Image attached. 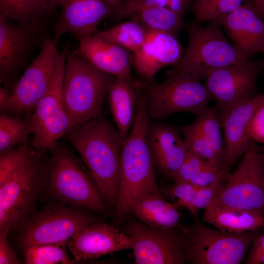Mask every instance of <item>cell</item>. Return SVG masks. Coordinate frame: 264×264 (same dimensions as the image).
<instances>
[{
  "label": "cell",
  "mask_w": 264,
  "mask_h": 264,
  "mask_svg": "<svg viewBox=\"0 0 264 264\" xmlns=\"http://www.w3.org/2000/svg\"><path fill=\"white\" fill-rule=\"evenodd\" d=\"M66 137L79 153L107 204L116 207L124 138L102 115L75 127Z\"/></svg>",
  "instance_id": "1"
},
{
  "label": "cell",
  "mask_w": 264,
  "mask_h": 264,
  "mask_svg": "<svg viewBox=\"0 0 264 264\" xmlns=\"http://www.w3.org/2000/svg\"><path fill=\"white\" fill-rule=\"evenodd\" d=\"M138 101L132 127L122 145L119 165L117 219L127 218L133 203L142 195L157 190L154 163L147 132L150 117L144 94L137 90Z\"/></svg>",
  "instance_id": "2"
},
{
  "label": "cell",
  "mask_w": 264,
  "mask_h": 264,
  "mask_svg": "<svg viewBox=\"0 0 264 264\" xmlns=\"http://www.w3.org/2000/svg\"><path fill=\"white\" fill-rule=\"evenodd\" d=\"M44 152L24 143L16 166L0 183V231L21 227L33 214L46 190L47 159Z\"/></svg>",
  "instance_id": "3"
},
{
  "label": "cell",
  "mask_w": 264,
  "mask_h": 264,
  "mask_svg": "<svg viewBox=\"0 0 264 264\" xmlns=\"http://www.w3.org/2000/svg\"><path fill=\"white\" fill-rule=\"evenodd\" d=\"M47 159L46 190L66 205L109 214L110 207L89 172L68 149L58 144Z\"/></svg>",
  "instance_id": "4"
},
{
  "label": "cell",
  "mask_w": 264,
  "mask_h": 264,
  "mask_svg": "<svg viewBox=\"0 0 264 264\" xmlns=\"http://www.w3.org/2000/svg\"><path fill=\"white\" fill-rule=\"evenodd\" d=\"M115 78L95 67L77 50H68L63 98L74 128L101 115L106 96Z\"/></svg>",
  "instance_id": "5"
},
{
  "label": "cell",
  "mask_w": 264,
  "mask_h": 264,
  "mask_svg": "<svg viewBox=\"0 0 264 264\" xmlns=\"http://www.w3.org/2000/svg\"><path fill=\"white\" fill-rule=\"evenodd\" d=\"M185 29L188 35L186 47L180 61L168 73L206 79L218 69L249 60L228 43L219 23L203 26L196 21Z\"/></svg>",
  "instance_id": "6"
},
{
  "label": "cell",
  "mask_w": 264,
  "mask_h": 264,
  "mask_svg": "<svg viewBox=\"0 0 264 264\" xmlns=\"http://www.w3.org/2000/svg\"><path fill=\"white\" fill-rule=\"evenodd\" d=\"M186 263L192 264H239L258 235L222 232L196 220L192 225L177 226Z\"/></svg>",
  "instance_id": "7"
},
{
  "label": "cell",
  "mask_w": 264,
  "mask_h": 264,
  "mask_svg": "<svg viewBox=\"0 0 264 264\" xmlns=\"http://www.w3.org/2000/svg\"><path fill=\"white\" fill-rule=\"evenodd\" d=\"M146 99L150 119H160L178 112L198 115L211 100L205 85L188 76L168 73L164 81L137 82Z\"/></svg>",
  "instance_id": "8"
},
{
  "label": "cell",
  "mask_w": 264,
  "mask_h": 264,
  "mask_svg": "<svg viewBox=\"0 0 264 264\" xmlns=\"http://www.w3.org/2000/svg\"><path fill=\"white\" fill-rule=\"evenodd\" d=\"M87 210L59 202L47 205L21 227L22 245L25 249L42 244L66 245L78 231L97 221Z\"/></svg>",
  "instance_id": "9"
},
{
  "label": "cell",
  "mask_w": 264,
  "mask_h": 264,
  "mask_svg": "<svg viewBox=\"0 0 264 264\" xmlns=\"http://www.w3.org/2000/svg\"><path fill=\"white\" fill-rule=\"evenodd\" d=\"M229 207L258 211L264 215V172L262 154L252 140L233 173L206 208ZM205 208V209H206Z\"/></svg>",
  "instance_id": "10"
},
{
  "label": "cell",
  "mask_w": 264,
  "mask_h": 264,
  "mask_svg": "<svg viewBox=\"0 0 264 264\" xmlns=\"http://www.w3.org/2000/svg\"><path fill=\"white\" fill-rule=\"evenodd\" d=\"M68 49L62 52L61 60L51 84L37 104L31 117L32 146L39 151H52L58 140L74 128L63 98V86Z\"/></svg>",
  "instance_id": "11"
},
{
  "label": "cell",
  "mask_w": 264,
  "mask_h": 264,
  "mask_svg": "<svg viewBox=\"0 0 264 264\" xmlns=\"http://www.w3.org/2000/svg\"><path fill=\"white\" fill-rule=\"evenodd\" d=\"M57 40H44L38 55L9 92L0 108L1 111L19 114L33 112L39 101L47 91L62 56L57 49Z\"/></svg>",
  "instance_id": "12"
},
{
  "label": "cell",
  "mask_w": 264,
  "mask_h": 264,
  "mask_svg": "<svg viewBox=\"0 0 264 264\" xmlns=\"http://www.w3.org/2000/svg\"><path fill=\"white\" fill-rule=\"evenodd\" d=\"M124 232L130 241L136 264H184L186 263L177 227L155 228L129 218Z\"/></svg>",
  "instance_id": "13"
},
{
  "label": "cell",
  "mask_w": 264,
  "mask_h": 264,
  "mask_svg": "<svg viewBox=\"0 0 264 264\" xmlns=\"http://www.w3.org/2000/svg\"><path fill=\"white\" fill-rule=\"evenodd\" d=\"M262 68L261 63L248 60L220 68L209 75L205 86L210 99L217 104L219 116L258 95L256 81Z\"/></svg>",
  "instance_id": "14"
},
{
  "label": "cell",
  "mask_w": 264,
  "mask_h": 264,
  "mask_svg": "<svg viewBox=\"0 0 264 264\" xmlns=\"http://www.w3.org/2000/svg\"><path fill=\"white\" fill-rule=\"evenodd\" d=\"M264 104V93L258 94L232 108L219 117L224 132V158L221 172L230 173L237 160L249 148L254 116Z\"/></svg>",
  "instance_id": "15"
},
{
  "label": "cell",
  "mask_w": 264,
  "mask_h": 264,
  "mask_svg": "<svg viewBox=\"0 0 264 264\" xmlns=\"http://www.w3.org/2000/svg\"><path fill=\"white\" fill-rule=\"evenodd\" d=\"M248 0L217 22L222 25L232 45L245 57L264 54V21Z\"/></svg>",
  "instance_id": "16"
},
{
  "label": "cell",
  "mask_w": 264,
  "mask_h": 264,
  "mask_svg": "<svg viewBox=\"0 0 264 264\" xmlns=\"http://www.w3.org/2000/svg\"><path fill=\"white\" fill-rule=\"evenodd\" d=\"M67 245L74 260L79 261L128 249L130 241L125 232L114 226L95 221L75 233Z\"/></svg>",
  "instance_id": "17"
},
{
  "label": "cell",
  "mask_w": 264,
  "mask_h": 264,
  "mask_svg": "<svg viewBox=\"0 0 264 264\" xmlns=\"http://www.w3.org/2000/svg\"><path fill=\"white\" fill-rule=\"evenodd\" d=\"M184 51L176 37L167 33L148 31L143 45L133 54L132 63L145 81L154 83L157 73L165 66L176 65Z\"/></svg>",
  "instance_id": "18"
},
{
  "label": "cell",
  "mask_w": 264,
  "mask_h": 264,
  "mask_svg": "<svg viewBox=\"0 0 264 264\" xmlns=\"http://www.w3.org/2000/svg\"><path fill=\"white\" fill-rule=\"evenodd\" d=\"M112 10L103 0H66L53 30L55 39L70 33L79 40L94 34Z\"/></svg>",
  "instance_id": "19"
},
{
  "label": "cell",
  "mask_w": 264,
  "mask_h": 264,
  "mask_svg": "<svg viewBox=\"0 0 264 264\" xmlns=\"http://www.w3.org/2000/svg\"><path fill=\"white\" fill-rule=\"evenodd\" d=\"M147 138L154 165L173 179L188 153L178 131L169 125L150 122Z\"/></svg>",
  "instance_id": "20"
},
{
  "label": "cell",
  "mask_w": 264,
  "mask_h": 264,
  "mask_svg": "<svg viewBox=\"0 0 264 264\" xmlns=\"http://www.w3.org/2000/svg\"><path fill=\"white\" fill-rule=\"evenodd\" d=\"M79 40L77 51L93 66L115 77L134 82L128 50L95 33Z\"/></svg>",
  "instance_id": "21"
},
{
  "label": "cell",
  "mask_w": 264,
  "mask_h": 264,
  "mask_svg": "<svg viewBox=\"0 0 264 264\" xmlns=\"http://www.w3.org/2000/svg\"><path fill=\"white\" fill-rule=\"evenodd\" d=\"M130 214L155 228H172L180 225V213L167 201L158 190L144 194L133 203Z\"/></svg>",
  "instance_id": "22"
},
{
  "label": "cell",
  "mask_w": 264,
  "mask_h": 264,
  "mask_svg": "<svg viewBox=\"0 0 264 264\" xmlns=\"http://www.w3.org/2000/svg\"><path fill=\"white\" fill-rule=\"evenodd\" d=\"M108 101L117 129L126 138L133 124L138 95L135 82L116 77L110 86Z\"/></svg>",
  "instance_id": "23"
},
{
  "label": "cell",
  "mask_w": 264,
  "mask_h": 264,
  "mask_svg": "<svg viewBox=\"0 0 264 264\" xmlns=\"http://www.w3.org/2000/svg\"><path fill=\"white\" fill-rule=\"evenodd\" d=\"M205 210L203 220L222 232L241 234L264 226V215L256 210L220 207Z\"/></svg>",
  "instance_id": "24"
},
{
  "label": "cell",
  "mask_w": 264,
  "mask_h": 264,
  "mask_svg": "<svg viewBox=\"0 0 264 264\" xmlns=\"http://www.w3.org/2000/svg\"><path fill=\"white\" fill-rule=\"evenodd\" d=\"M30 29L16 25L0 14V72L3 78L18 66L28 44Z\"/></svg>",
  "instance_id": "25"
},
{
  "label": "cell",
  "mask_w": 264,
  "mask_h": 264,
  "mask_svg": "<svg viewBox=\"0 0 264 264\" xmlns=\"http://www.w3.org/2000/svg\"><path fill=\"white\" fill-rule=\"evenodd\" d=\"M55 7L44 0H0V14L31 29Z\"/></svg>",
  "instance_id": "26"
},
{
  "label": "cell",
  "mask_w": 264,
  "mask_h": 264,
  "mask_svg": "<svg viewBox=\"0 0 264 264\" xmlns=\"http://www.w3.org/2000/svg\"><path fill=\"white\" fill-rule=\"evenodd\" d=\"M183 17L167 8L156 6L141 9L130 18L148 31L167 33L176 37L183 25Z\"/></svg>",
  "instance_id": "27"
},
{
  "label": "cell",
  "mask_w": 264,
  "mask_h": 264,
  "mask_svg": "<svg viewBox=\"0 0 264 264\" xmlns=\"http://www.w3.org/2000/svg\"><path fill=\"white\" fill-rule=\"evenodd\" d=\"M95 34L132 52L136 53L145 43L148 31L140 23L131 20Z\"/></svg>",
  "instance_id": "28"
},
{
  "label": "cell",
  "mask_w": 264,
  "mask_h": 264,
  "mask_svg": "<svg viewBox=\"0 0 264 264\" xmlns=\"http://www.w3.org/2000/svg\"><path fill=\"white\" fill-rule=\"evenodd\" d=\"M33 132L31 118L22 119L4 112L0 115V153H3L28 141Z\"/></svg>",
  "instance_id": "29"
},
{
  "label": "cell",
  "mask_w": 264,
  "mask_h": 264,
  "mask_svg": "<svg viewBox=\"0 0 264 264\" xmlns=\"http://www.w3.org/2000/svg\"><path fill=\"white\" fill-rule=\"evenodd\" d=\"M197 115L192 123L223 163L224 144L221 137V126L217 109L207 107Z\"/></svg>",
  "instance_id": "30"
},
{
  "label": "cell",
  "mask_w": 264,
  "mask_h": 264,
  "mask_svg": "<svg viewBox=\"0 0 264 264\" xmlns=\"http://www.w3.org/2000/svg\"><path fill=\"white\" fill-rule=\"evenodd\" d=\"M248 0H195L192 11L196 21L217 23L223 16L231 12Z\"/></svg>",
  "instance_id": "31"
},
{
  "label": "cell",
  "mask_w": 264,
  "mask_h": 264,
  "mask_svg": "<svg viewBox=\"0 0 264 264\" xmlns=\"http://www.w3.org/2000/svg\"><path fill=\"white\" fill-rule=\"evenodd\" d=\"M181 132L188 153L207 160L221 170L223 162L193 123L183 126Z\"/></svg>",
  "instance_id": "32"
},
{
  "label": "cell",
  "mask_w": 264,
  "mask_h": 264,
  "mask_svg": "<svg viewBox=\"0 0 264 264\" xmlns=\"http://www.w3.org/2000/svg\"><path fill=\"white\" fill-rule=\"evenodd\" d=\"M188 5L189 0H123L111 16L118 19L130 18L141 9L156 6L167 8L182 14L186 11Z\"/></svg>",
  "instance_id": "33"
},
{
  "label": "cell",
  "mask_w": 264,
  "mask_h": 264,
  "mask_svg": "<svg viewBox=\"0 0 264 264\" xmlns=\"http://www.w3.org/2000/svg\"><path fill=\"white\" fill-rule=\"evenodd\" d=\"M66 245L48 244L29 246L24 249V262L27 264L72 263Z\"/></svg>",
  "instance_id": "34"
},
{
  "label": "cell",
  "mask_w": 264,
  "mask_h": 264,
  "mask_svg": "<svg viewBox=\"0 0 264 264\" xmlns=\"http://www.w3.org/2000/svg\"><path fill=\"white\" fill-rule=\"evenodd\" d=\"M226 175H222L212 184L199 187L197 189L186 208L196 220L198 219V211L202 209H205L221 189L225 181Z\"/></svg>",
  "instance_id": "35"
},
{
  "label": "cell",
  "mask_w": 264,
  "mask_h": 264,
  "mask_svg": "<svg viewBox=\"0 0 264 264\" xmlns=\"http://www.w3.org/2000/svg\"><path fill=\"white\" fill-rule=\"evenodd\" d=\"M199 187L188 182H174L160 192L171 199L177 208L186 209Z\"/></svg>",
  "instance_id": "36"
},
{
  "label": "cell",
  "mask_w": 264,
  "mask_h": 264,
  "mask_svg": "<svg viewBox=\"0 0 264 264\" xmlns=\"http://www.w3.org/2000/svg\"><path fill=\"white\" fill-rule=\"evenodd\" d=\"M224 174L221 170L215 166L201 169L195 172L190 183L198 187L208 186Z\"/></svg>",
  "instance_id": "37"
},
{
  "label": "cell",
  "mask_w": 264,
  "mask_h": 264,
  "mask_svg": "<svg viewBox=\"0 0 264 264\" xmlns=\"http://www.w3.org/2000/svg\"><path fill=\"white\" fill-rule=\"evenodd\" d=\"M8 230L0 231V264H19L21 261L18 258L8 239Z\"/></svg>",
  "instance_id": "38"
},
{
  "label": "cell",
  "mask_w": 264,
  "mask_h": 264,
  "mask_svg": "<svg viewBox=\"0 0 264 264\" xmlns=\"http://www.w3.org/2000/svg\"><path fill=\"white\" fill-rule=\"evenodd\" d=\"M250 136L255 142L264 144V104L255 113L250 128Z\"/></svg>",
  "instance_id": "39"
},
{
  "label": "cell",
  "mask_w": 264,
  "mask_h": 264,
  "mask_svg": "<svg viewBox=\"0 0 264 264\" xmlns=\"http://www.w3.org/2000/svg\"><path fill=\"white\" fill-rule=\"evenodd\" d=\"M263 252H264V234L258 235L254 239L246 264H251L253 260Z\"/></svg>",
  "instance_id": "40"
},
{
  "label": "cell",
  "mask_w": 264,
  "mask_h": 264,
  "mask_svg": "<svg viewBox=\"0 0 264 264\" xmlns=\"http://www.w3.org/2000/svg\"><path fill=\"white\" fill-rule=\"evenodd\" d=\"M258 13L264 19V0H251Z\"/></svg>",
  "instance_id": "41"
},
{
  "label": "cell",
  "mask_w": 264,
  "mask_h": 264,
  "mask_svg": "<svg viewBox=\"0 0 264 264\" xmlns=\"http://www.w3.org/2000/svg\"><path fill=\"white\" fill-rule=\"evenodd\" d=\"M113 11L116 10L121 5L123 0H103Z\"/></svg>",
  "instance_id": "42"
},
{
  "label": "cell",
  "mask_w": 264,
  "mask_h": 264,
  "mask_svg": "<svg viewBox=\"0 0 264 264\" xmlns=\"http://www.w3.org/2000/svg\"><path fill=\"white\" fill-rule=\"evenodd\" d=\"M44 0L47 1V2L49 3L50 4L53 5H54V6L59 5L62 7L66 0Z\"/></svg>",
  "instance_id": "43"
},
{
  "label": "cell",
  "mask_w": 264,
  "mask_h": 264,
  "mask_svg": "<svg viewBox=\"0 0 264 264\" xmlns=\"http://www.w3.org/2000/svg\"><path fill=\"white\" fill-rule=\"evenodd\" d=\"M264 264V252L262 253L255 259H254L251 263V264Z\"/></svg>",
  "instance_id": "44"
},
{
  "label": "cell",
  "mask_w": 264,
  "mask_h": 264,
  "mask_svg": "<svg viewBox=\"0 0 264 264\" xmlns=\"http://www.w3.org/2000/svg\"><path fill=\"white\" fill-rule=\"evenodd\" d=\"M262 158L263 168H264V153L262 154Z\"/></svg>",
  "instance_id": "45"
}]
</instances>
